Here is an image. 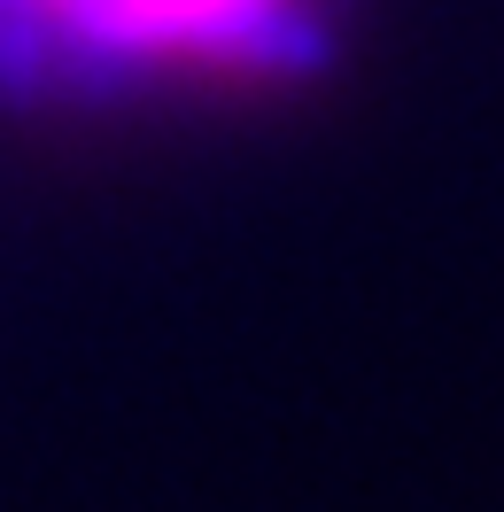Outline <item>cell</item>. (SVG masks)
<instances>
[{"mask_svg":"<svg viewBox=\"0 0 504 512\" xmlns=\"http://www.w3.org/2000/svg\"><path fill=\"white\" fill-rule=\"evenodd\" d=\"M334 0H0L8 101H132L256 86L326 55Z\"/></svg>","mask_w":504,"mask_h":512,"instance_id":"6da1fadb","label":"cell"}]
</instances>
